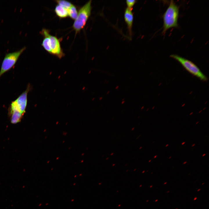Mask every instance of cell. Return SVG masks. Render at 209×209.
<instances>
[{
    "label": "cell",
    "instance_id": "1",
    "mask_svg": "<svg viewBox=\"0 0 209 209\" xmlns=\"http://www.w3.org/2000/svg\"><path fill=\"white\" fill-rule=\"evenodd\" d=\"M179 14V7L173 1H171L163 15L162 34L163 35L169 29L179 27L178 21Z\"/></svg>",
    "mask_w": 209,
    "mask_h": 209
},
{
    "label": "cell",
    "instance_id": "2",
    "mask_svg": "<svg viewBox=\"0 0 209 209\" xmlns=\"http://www.w3.org/2000/svg\"><path fill=\"white\" fill-rule=\"evenodd\" d=\"M170 57L178 62L189 73L203 81L208 80L207 77L196 65L191 61L176 54H172Z\"/></svg>",
    "mask_w": 209,
    "mask_h": 209
},
{
    "label": "cell",
    "instance_id": "3",
    "mask_svg": "<svg viewBox=\"0 0 209 209\" xmlns=\"http://www.w3.org/2000/svg\"><path fill=\"white\" fill-rule=\"evenodd\" d=\"M91 3V0L88 1L80 9L78 13L77 17L73 26L76 34L84 27L90 16Z\"/></svg>",
    "mask_w": 209,
    "mask_h": 209
},
{
    "label": "cell",
    "instance_id": "4",
    "mask_svg": "<svg viewBox=\"0 0 209 209\" xmlns=\"http://www.w3.org/2000/svg\"><path fill=\"white\" fill-rule=\"evenodd\" d=\"M24 46L17 51L6 53L3 61L0 71V78L15 64L20 55L26 49Z\"/></svg>",
    "mask_w": 209,
    "mask_h": 209
},
{
    "label": "cell",
    "instance_id": "5",
    "mask_svg": "<svg viewBox=\"0 0 209 209\" xmlns=\"http://www.w3.org/2000/svg\"><path fill=\"white\" fill-rule=\"evenodd\" d=\"M30 89L31 86L29 84L26 90L16 99L12 102L9 107V111H15L24 115L27 105L28 94Z\"/></svg>",
    "mask_w": 209,
    "mask_h": 209
},
{
    "label": "cell",
    "instance_id": "6",
    "mask_svg": "<svg viewBox=\"0 0 209 209\" xmlns=\"http://www.w3.org/2000/svg\"><path fill=\"white\" fill-rule=\"evenodd\" d=\"M51 43V54L59 58H61L64 55L63 51L61 48L60 42L59 39L55 36L48 34Z\"/></svg>",
    "mask_w": 209,
    "mask_h": 209
},
{
    "label": "cell",
    "instance_id": "7",
    "mask_svg": "<svg viewBox=\"0 0 209 209\" xmlns=\"http://www.w3.org/2000/svg\"><path fill=\"white\" fill-rule=\"evenodd\" d=\"M132 9L127 8L125 10L124 17L125 22L128 27L130 35L132 34V28L133 21V14Z\"/></svg>",
    "mask_w": 209,
    "mask_h": 209
},
{
    "label": "cell",
    "instance_id": "8",
    "mask_svg": "<svg viewBox=\"0 0 209 209\" xmlns=\"http://www.w3.org/2000/svg\"><path fill=\"white\" fill-rule=\"evenodd\" d=\"M55 11L57 15L60 18H65L69 16L67 10L58 4L56 6Z\"/></svg>",
    "mask_w": 209,
    "mask_h": 209
},
{
    "label": "cell",
    "instance_id": "9",
    "mask_svg": "<svg viewBox=\"0 0 209 209\" xmlns=\"http://www.w3.org/2000/svg\"><path fill=\"white\" fill-rule=\"evenodd\" d=\"M69 16L73 19L75 20L77 17L78 12L76 7L72 5L67 10Z\"/></svg>",
    "mask_w": 209,
    "mask_h": 209
},
{
    "label": "cell",
    "instance_id": "10",
    "mask_svg": "<svg viewBox=\"0 0 209 209\" xmlns=\"http://www.w3.org/2000/svg\"><path fill=\"white\" fill-rule=\"evenodd\" d=\"M55 1L58 4L62 7L67 10L73 5L71 2L65 0H56Z\"/></svg>",
    "mask_w": 209,
    "mask_h": 209
},
{
    "label": "cell",
    "instance_id": "11",
    "mask_svg": "<svg viewBox=\"0 0 209 209\" xmlns=\"http://www.w3.org/2000/svg\"><path fill=\"white\" fill-rule=\"evenodd\" d=\"M136 1L135 0H127L126 1V3L127 7V8L131 9H132V7L136 2Z\"/></svg>",
    "mask_w": 209,
    "mask_h": 209
},
{
    "label": "cell",
    "instance_id": "12",
    "mask_svg": "<svg viewBox=\"0 0 209 209\" xmlns=\"http://www.w3.org/2000/svg\"><path fill=\"white\" fill-rule=\"evenodd\" d=\"M185 143V142H183V143H182V145H183Z\"/></svg>",
    "mask_w": 209,
    "mask_h": 209
},
{
    "label": "cell",
    "instance_id": "13",
    "mask_svg": "<svg viewBox=\"0 0 209 209\" xmlns=\"http://www.w3.org/2000/svg\"><path fill=\"white\" fill-rule=\"evenodd\" d=\"M205 155H206V154H205L203 155L202 156H204Z\"/></svg>",
    "mask_w": 209,
    "mask_h": 209
},
{
    "label": "cell",
    "instance_id": "14",
    "mask_svg": "<svg viewBox=\"0 0 209 209\" xmlns=\"http://www.w3.org/2000/svg\"><path fill=\"white\" fill-rule=\"evenodd\" d=\"M186 162H185L183 163V164H185L186 163Z\"/></svg>",
    "mask_w": 209,
    "mask_h": 209
},
{
    "label": "cell",
    "instance_id": "15",
    "mask_svg": "<svg viewBox=\"0 0 209 209\" xmlns=\"http://www.w3.org/2000/svg\"><path fill=\"white\" fill-rule=\"evenodd\" d=\"M168 145V144H167L165 146V147H167Z\"/></svg>",
    "mask_w": 209,
    "mask_h": 209
},
{
    "label": "cell",
    "instance_id": "16",
    "mask_svg": "<svg viewBox=\"0 0 209 209\" xmlns=\"http://www.w3.org/2000/svg\"><path fill=\"white\" fill-rule=\"evenodd\" d=\"M195 145V144H194V145H192V146H194V145Z\"/></svg>",
    "mask_w": 209,
    "mask_h": 209
},
{
    "label": "cell",
    "instance_id": "17",
    "mask_svg": "<svg viewBox=\"0 0 209 209\" xmlns=\"http://www.w3.org/2000/svg\"><path fill=\"white\" fill-rule=\"evenodd\" d=\"M157 156L156 155L154 157V158H155Z\"/></svg>",
    "mask_w": 209,
    "mask_h": 209
},
{
    "label": "cell",
    "instance_id": "18",
    "mask_svg": "<svg viewBox=\"0 0 209 209\" xmlns=\"http://www.w3.org/2000/svg\"><path fill=\"white\" fill-rule=\"evenodd\" d=\"M171 157H171H169V158H170Z\"/></svg>",
    "mask_w": 209,
    "mask_h": 209
}]
</instances>
